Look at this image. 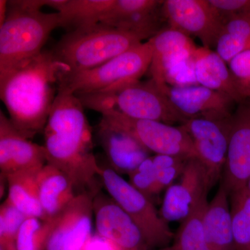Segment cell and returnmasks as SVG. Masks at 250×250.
<instances>
[{
  "instance_id": "1",
  "label": "cell",
  "mask_w": 250,
  "mask_h": 250,
  "mask_svg": "<svg viewBox=\"0 0 250 250\" xmlns=\"http://www.w3.org/2000/svg\"><path fill=\"white\" fill-rule=\"evenodd\" d=\"M68 72L52 50H43L22 66L0 77V97L16 129L30 139L45 129L58 92Z\"/></svg>"
},
{
  "instance_id": "11",
  "label": "cell",
  "mask_w": 250,
  "mask_h": 250,
  "mask_svg": "<svg viewBox=\"0 0 250 250\" xmlns=\"http://www.w3.org/2000/svg\"><path fill=\"white\" fill-rule=\"evenodd\" d=\"M95 195L84 192L54 218L43 250H83L93 236V199Z\"/></svg>"
},
{
  "instance_id": "23",
  "label": "cell",
  "mask_w": 250,
  "mask_h": 250,
  "mask_svg": "<svg viewBox=\"0 0 250 250\" xmlns=\"http://www.w3.org/2000/svg\"><path fill=\"white\" fill-rule=\"evenodd\" d=\"M115 0H50L49 7L60 16L68 31L100 24Z\"/></svg>"
},
{
  "instance_id": "37",
  "label": "cell",
  "mask_w": 250,
  "mask_h": 250,
  "mask_svg": "<svg viewBox=\"0 0 250 250\" xmlns=\"http://www.w3.org/2000/svg\"><path fill=\"white\" fill-rule=\"evenodd\" d=\"M246 189L247 191L250 193V178L249 180H248V183L246 184Z\"/></svg>"
},
{
  "instance_id": "33",
  "label": "cell",
  "mask_w": 250,
  "mask_h": 250,
  "mask_svg": "<svg viewBox=\"0 0 250 250\" xmlns=\"http://www.w3.org/2000/svg\"><path fill=\"white\" fill-rule=\"evenodd\" d=\"M194 54L171 69L166 77V85L182 87L198 84L195 76Z\"/></svg>"
},
{
  "instance_id": "36",
  "label": "cell",
  "mask_w": 250,
  "mask_h": 250,
  "mask_svg": "<svg viewBox=\"0 0 250 250\" xmlns=\"http://www.w3.org/2000/svg\"><path fill=\"white\" fill-rule=\"evenodd\" d=\"M8 1L0 0V25L4 22L7 16Z\"/></svg>"
},
{
  "instance_id": "26",
  "label": "cell",
  "mask_w": 250,
  "mask_h": 250,
  "mask_svg": "<svg viewBox=\"0 0 250 250\" xmlns=\"http://www.w3.org/2000/svg\"><path fill=\"white\" fill-rule=\"evenodd\" d=\"M208 202L200 206L181 223L174 235L172 250H211L206 240L202 223V215Z\"/></svg>"
},
{
  "instance_id": "27",
  "label": "cell",
  "mask_w": 250,
  "mask_h": 250,
  "mask_svg": "<svg viewBox=\"0 0 250 250\" xmlns=\"http://www.w3.org/2000/svg\"><path fill=\"white\" fill-rule=\"evenodd\" d=\"M236 250H250V193L246 189L229 195Z\"/></svg>"
},
{
  "instance_id": "6",
  "label": "cell",
  "mask_w": 250,
  "mask_h": 250,
  "mask_svg": "<svg viewBox=\"0 0 250 250\" xmlns=\"http://www.w3.org/2000/svg\"><path fill=\"white\" fill-rule=\"evenodd\" d=\"M47 164L54 166L71 182L77 195H96L95 181L101 167L93 153V136L74 134H44Z\"/></svg>"
},
{
  "instance_id": "7",
  "label": "cell",
  "mask_w": 250,
  "mask_h": 250,
  "mask_svg": "<svg viewBox=\"0 0 250 250\" xmlns=\"http://www.w3.org/2000/svg\"><path fill=\"white\" fill-rule=\"evenodd\" d=\"M100 178L108 195L137 225L151 250L165 248L174 234L161 218L152 200L123 179L111 167H102Z\"/></svg>"
},
{
  "instance_id": "24",
  "label": "cell",
  "mask_w": 250,
  "mask_h": 250,
  "mask_svg": "<svg viewBox=\"0 0 250 250\" xmlns=\"http://www.w3.org/2000/svg\"><path fill=\"white\" fill-rule=\"evenodd\" d=\"M39 172L21 171L9 174L4 178L7 182V200L10 203L27 217L46 220L39 199L37 182Z\"/></svg>"
},
{
  "instance_id": "17",
  "label": "cell",
  "mask_w": 250,
  "mask_h": 250,
  "mask_svg": "<svg viewBox=\"0 0 250 250\" xmlns=\"http://www.w3.org/2000/svg\"><path fill=\"white\" fill-rule=\"evenodd\" d=\"M47 164L44 146L31 142L21 134L9 118L0 111L1 177L21 171H39Z\"/></svg>"
},
{
  "instance_id": "9",
  "label": "cell",
  "mask_w": 250,
  "mask_h": 250,
  "mask_svg": "<svg viewBox=\"0 0 250 250\" xmlns=\"http://www.w3.org/2000/svg\"><path fill=\"white\" fill-rule=\"evenodd\" d=\"M231 117L225 119L191 118L180 125L191 139L196 158L207 170L211 188L221 181L225 170Z\"/></svg>"
},
{
  "instance_id": "2",
  "label": "cell",
  "mask_w": 250,
  "mask_h": 250,
  "mask_svg": "<svg viewBox=\"0 0 250 250\" xmlns=\"http://www.w3.org/2000/svg\"><path fill=\"white\" fill-rule=\"evenodd\" d=\"M47 0L8 1L0 25V77L22 66L43 51L51 33L61 27L58 13L42 12Z\"/></svg>"
},
{
  "instance_id": "4",
  "label": "cell",
  "mask_w": 250,
  "mask_h": 250,
  "mask_svg": "<svg viewBox=\"0 0 250 250\" xmlns=\"http://www.w3.org/2000/svg\"><path fill=\"white\" fill-rule=\"evenodd\" d=\"M84 108L102 115L116 113L134 119L161 122L171 125L187 121L152 80L135 82L104 93L77 95Z\"/></svg>"
},
{
  "instance_id": "30",
  "label": "cell",
  "mask_w": 250,
  "mask_h": 250,
  "mask_svg": "<svg viewBox=\"0 0 250 250\" xmlns=\"http://www.w3.org/2000/svg\"><path fill=\"white\" fill-rule=\"evenodd\" d=\"M152 158L156 170L157 195L172 186L174 181L182 176L189 159L166 154H154Z\"/></svg>"
},
{
  "instance_id": "20",
  "label": "cell",
  "mask_w": 250,
  "mask_h": 250,
  "mask_svg": "<svg viewBox=\"0 0 250 250\" xmlns=\"http://www.w3.org/2000/svg\"><path fill=\"white\" fill-rule=\"evenodd\" d=\"M202 227L211 250H236L229 194L223 184L206 207Z\"/></svg>"
},
{
  "instance_id": "21",
  "label": "cell",
  "mask_w": 250,
  "mask_h": 250,
  "mask_svg": "<svg viewBox=\"0 0 250 250\" xmlns=\"http://www.w3.org/2000/svg\"><path fill=\"white\" fill-rule=\"evenodd\" d=\"M39 199L45 220L58 215L77 196L66 176L50 164H45L37 174Z\"/></svg>"
},
{
  "instance_id": "5",
  "label": "cell",
  "mask_w": 250,
  "mask_h": 250,
  "mask_svg": "<svg viewBox=\"0 0 250 250\" xmlns=\"http://www.w3.org/2000/svg\"><path fill=\"white\" fill-rule=\"evenodd\" d=\"M152 57V43L148 40L93 68L63 72L58 88L75 95L119 89L139 82L149 70Z\"/></svg>"
},
{
  "instance_id": "35",
  "label": "cell",
  "mask_w": 250,
  "mask_h": 250,
  "mask_svg": "<svg viewBox=\"0 0 250 250\" xmlns=\"http://www.w3.org/2000/svg\"><path fill=\"white\" fill-rule=\"evenodd\" d=\"M83 250H121L112 242L94 233Z\"/></svg>"
},
{
  "instance_id": "12",
  "label": "cell",
  "mask_w": 250,
  "mask_h": 250,
  "mask_svg": "<svg viewBox=\"0 0 250 250\" xmlns=\"http://www.w3.org/2000/svg\"><path fill=\"white\" fill-rule=\"evenodd\" d=\"M210 189L205 167L196 157L190 158L180 182L166 189L159 214L167 223H182L208 202Z\"/></svg>"
},
{
  "instance_id": "8",
  "label": "cell",
  "mask_w": 250,
  "mask_h": 250,
  "mask_svg": "<svg viewBox=\"0 0 250 250\" xmlns=\"http://www.w3.org/2000/svg\"><path fill=\"white\" fill-rule=\"evenodd\" d=\"M102 116L133 136L151 153L187 159L196 157L191 139L181 125L176 126L161 122L134 119L116 113Z\"/></svg>"
},
{
  "instance_id": "14",
  "label": "cell",
  "mask_w": 250,
  "mask_h": 250,
  "mask_svg": "<svg viewBox=\"0 0 250 250\" xmlns=\"http://www.w3.org/2000/svg\"><path fill=\"white\" fill-rule=\"evenodd\" d=\"M96 233L121 250H152L141 229L110 196L99 191L93 199Z\"/></svg>"
},
{
  "instance_id": "18",
  "label": "cell",
  "mask_w": 250,
  "mask_h": 250,
  "mask_svg": "<svg viewBox=\"0 0 250 250\" xmlns=\"http://www.w3.org/2000/svg\"><path fill=\"white\" fill-rule=\"evenodd\" d=\"M97 134L110 167L120 175H128L151 156L137 140L105 118L99 123Z\"/></svg>"
},
{
  "instance_id": "15",
  "label": "cell",
  "mask_w": 250,
  "mask_h": 250,
  "mask_svg": "<svg viewBox=\"0 0 250 250\" xmlns=\"http://www.w3.org/2000/svg\"><path fill=\"white\" fill-rule=\"evenodd\" d=\"M159 0H115L100 24L131 33L143 41L152 39L166 22Z\"/></svg>"
},
{
  "instance_id": "3",
  "label": "cell",
  "mask_w": 250,
  "mask_h": 250,
  "mask_svg": "<svg viewBox=\"0 0 250 250\" xmlns=\"http://www.w3.org/2000/svg\"><path fill=\"white\" fill-rule=\"evenodd\" d=\"M139 37L98 24L67 31L52 49L68 72L89 70L142 43Z\"/></svg>"
},
{
  "instance_id": "29",
  "label": "cell",
  "mask_w": 250,
  "mask_h": 250,
  "mask_svg": "<svg viewBox=\"0 0 250 250\" xmlns=\"http://www.w3.org/2000/svg\"><path fill=\"white\" fill-rule=\"evenodd\" d=\"M51 227V220L27 217L20 229L17 250H43Z\"/></svg>"
},
{
  "instance_id": "22",
  "label": "cell",
  "mask_w": 250,
  "mask_h": 250,
  "mask_svg": "<svg viewBox=\"0 0 250 250\" xmlns=\"http://www.w3.org/2000/svg\"><path fill=\"white\" fill-rule=\"evenodd\" d=\"M195 76L198 84L227 94L235 103H242L228 64L215 51L197 47L194 54Z\"/></svg>"
},
{
  "instance_id": "31",
  "label": "cell",
  "mask_w": 250,
  "mask_h": 250,
  "mask_svg": "<svg viewBox=\"0 0 250 250\" xmlns=\"http://www.w3.org/2000/svg\"><path fill=\"white\" fill-rule=\"evenodd\" d=\"M228 64L242 101L250 100V49L238 54Z\"/></svg>"
},
{
  "instance_id": "28",
  "label": "cell",
  "mask_w": 250,
  "mask_h": 250,
  "mask_svg": "<svg viewBox=\"0 0 250 250\" xmlns=\"http://www.w3.org/2000/svg\"><path fill=\"white\" fill-rule=\"evenodd\" d=\"M6 200L0 207V250H17L16 241L20 229L27 218Z\"/></svg>"
},
{
  "instance_id": "32",
  "label": "cell",
  "mask_w": 250,
  "mask_h": 250,
  "mask_svg": "<svg viewBox=\"0 0 250 250\" xmlns=\"http://www.w3.org/2000/svg\"><path fill=\"white\" fill-rule=\"evenodd\" d=\"M128 176V182L143 195L151 200L156 196V174L152 156L143 161Z\"/></svg>"
},
{
  "instance_id": "16",
  "label": "cell",
  "mask_w": 250,
  "mask_h": 250,
  "mask_svg": "<svg viewBox=\"0 0 250 250\" xmlns=\"http://www.w3.org/2000/svg\"><path fill=\"white\" fill-rule=\"evenodd\" d=\"M172 106L186 120L195 118L225 119L232 116L235 101L227 94L200 84L161 88Z\"/></svg>"
},
{
  "instance_id": "25",
  "label": "cell",
  "mask_w": 250,
  "mask_h": 250,
  "mask_svg": "<svg viewBox=\"0 0 250 250\" xmlns=\"http://www.w3.org/2000/svg\"><path fill=\"white\" fill-rule=\"evenodd\" d=\"M215 48L227 63L238 54L250 49V14L225 21Z\"/></svg>"
},
{
  "instance_id": "10",
  "label": "cell",
  "mask_w": 250,
  "mask_h": 250,
  "mask_svg": "<svg viewBox=\"0 0 250 250\" xmlns=\"http://www.w3.org/2000/svg\"><path fill=\"white\" fill-rule=\"evenodd\" d=\"M161 11L167 27L198 38L204 47H215L224 21L208 0H166Z\"/></svg>"
},
{
  "instance_id": "19",
  "label": "cell",
  "mask_w": 250,
  "mask_h": 250,
  "mask_svg": "<svg viewBox=\"0 0 250 250\" xmlns=\"http://www.w3.org/2000/svg\"><path fill=\"white\" fill-rule=\"evenodd\" d=\"M149 41L152 57L149 70L152 80L161 89L166 85V77L171 69L191 57L197 47L190 36L168 27Z\"/></svg>"
},
{
  "instance_id": "13",
  "label": "cell",
  "mask_w": 250,
  "mask_h": 250,
  "mask_svg": "<svg viewBox=\"0 0 250 250\" xmlns=\"http://www.w3.org/2000/svg\"><path fill=\"white\" fill-rule=\"evenodd\" d=\"M250 178V100L238 104L231 121L228 159L221 183L229 195L246 188Z\"/></svg>"
},
{
  "instance_id": "34",
  "label": "cell",
  "mask_w": 250,
  "mask_h": 250,
  "mask_svg": "<svg viewBox=\"0 0 250 250\" xmlns=\"http://www.w3.org/2000/svg\"><path fill=\"white\" fill-rule=\"evenodd\" d=\"M224 22L229 18L250 14V0H208Z\"/></svg>"
}]
</instances>
